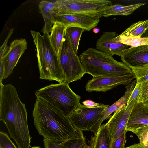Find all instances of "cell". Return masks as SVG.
<instances>
[{
	"label": "cell",
	"instance_id": "cell-8",
	"mask_svg": "<svg viewBox=\"0 0 148 148\" xmlns=\"http://www.w3.org/2000/svg\"><path fill=\"white\" fill-rule=\"evenodd\" d=\"M109 105L90 108L81 104L68 117L74 127L82 131H92L102 117Z\"/></svg>",
	"mask_w": 148,
	"mask_h": 148
},
{
	"label": "cell",
	"instance_id": "cell-28",
	"mask_svg": "<svg viewBox=\"0 0 148 148\" xmlns=\"http://www.w3.org/2000/svg\"><path fill=\"white\" fill-rule=\"evenodd\" d=\"M126 132L121 134L116 140L112 142L111 148H125L126 142Z\"/></svg>",
	"mask_w": 148,
	"mask_h": 148
},
{
	"label": "cell",
	"instance_id": "cell-21",
	"mask_svg": "<svg viewBox=\"0 0 148 148\" xmlns=\"http://www.w3.org/2000/svg\"><path fill=\"white\" fill-rule=\"evenodd\" d=\"M145 3H139L127 6L121 4L111 5L107 6L103 11V16L107 17L114 15H127Z\"/></svg>",
	"mask_w": 148,
	"mask_h": 148
},
{
	"label": "cell",
	"instance_id": "cell-7",
	"mask_svg": "<svg viewBox=\"0 0 148 148\" xmlns=\"http://www.w3.org/2000/svg\"><path fill=\"white\" fill-rule=\"evenodd\" d=\"M54 4L55 12L63 15L103 12L112 2L108 0H58Z\"/></svg>",
	"mask_w": 148,
	"mask_h": 148
},
{
	"label": "cell",
	"instance_id": "cell-35",
	"mask_svg": "<svg viewBox=\"0 0 148 148\" xmlns=\"http://www.w3.org/2000/svg\"><path fill=\"white\" fill-rule=\"evenodd\" d=\"M141 37L148 38V29L143 34Z\"/></svg>",
	"mask_w": 148,
	"mask_h": 148
},
{
	"label": "cell",
	"instance_id": "cell-15",
	"mask_svg": "<svg viewBox=\"0 0 148 148\" xmlns=\"http://www.w3.org/2000/svg\"><path fill=\"white\" fill-rule=\"evenodd\" d=\"M148 125V106L136 100L131 112L126 132L133 133L138 128Z\"/></svg>",
	"mask_w": 148,
	"mask_h": 148
},
{
	"label": "cell",
	"instance_id": "cell-9",
	"mask_svg": "<svg viewBox=\"0 0 148 148\" xmlns=\"http://www.w3.org/2000/svg\"><path fill=\"white\" fill-rule=\"evenodd\" d=\"M27 45V42L24 38L16 39L11 43L3 58L0 60V70H3V79L7 78L13 73Z\"/></svg>",
	"mask_w": 148,
	"mask_h": 148
},
{
	"label": "cell",
	"instance_id": "cell-6",
	"mask_svg": "<svg viewBox=\"0 0 148 148\" xmlns=\"http://www.w3.org/2000/svg\"><path fill=\"white\" fill-rule=\"evenodd\" d=\"M60 63L65 79L64 82L69 84L79 80L86 73L66 33L60 56Z\"/></svg>",
	"mask_w": 148,
	"mask_h": 148
},
{
	"label": "cell",
	"instance_id": "cell-30",
	"mask_svg": "<svg viewBox=\"0 0 148 148\" xmlns=\"http://www.w3.org/2000/svg\"><path fill=\"white\" fill-rule=\"evenodd\" d=\"M14 30V28H12L10 31L7 37L3 43V45L1 47L0 49V60H1L6 52L8 47L7 44L10 37L13 33Z\"/></svg>",
	"mask_w": 148,
	"mask_h": 148
},
{
	"label": "cell",
	"instance_id": "cell-2",
	"mask_svg": "<svg viewBox=\"0 0 148 148\" xmlns=\"http://www.w3.org/2000/svg\"><path fill=\"white\" fill-rule=\"evenodd\" d=\"M32 112L35 127L44 138L64 141L75 134L68 117L42 99L36 98Z\"/></svg>",
	"mask_w": 148,
	"mask_h": 148
},
{
	"label": "cell",
	"instance_id": "cell-22",
	"mask_svg": "<svg viewBox=\"0 0 148 148\" xmlns=\"http://www.w3.org/2000/svg\"><path fill=\"white\" fill-rule=\"evenodd\" d=\"M148 29V19L131 25L121 34L127 36L141 37Z\"/></svg>",
	"mask_w": 148,
	"mask_h": 148
},
{
	"label": "cell",
	"instance_id": "cell-18",
	"mask_svg": "<svg viewBox=\"0 0 148 148\" xmlns=\"http://www.w3.org/2000/svg\"><path fill=\"white\" fill-rule=\"evenodd\" d=\"M66 29L64 24L56 22L53 25L51 34L48 35L50 45L60 62Z\"/></svg>",
	"mask_w": 148,
	"mask_h": 148
},
{
	"label": "cell",
	"instance_id": "cell-27",
	"mask_svg": "<svg viewBox=\"0 0 148 148\" xmlns=\"http://www.w3.org/2000/svg\"><path fill=\"white\" fill-rule=\"evenodd\" d=\"M0 148H17L10 139L7 133L0 132Z\"/></svg>",
	"mask_w": 148,
	"mask_h": 148
},
{
	"label": "cell",
	"instance_id": "cell-4",
	"mask_svg": "<svg viewBox=\"0 0 148 148\" xmlns=\"http://www.w3.org/2000/svg\"><path fill=\"white\" fill-rule=\"evenodd\" d=\"M37 50L40 78L64 82L65 79L60 62L51 46L48 35L30 31Z\"/></svg>",
	"mask_w": 148,
	"mask_h": 148
},
{
	"label": "cell",
	"instance_id": "cell-10",
	"mask_svg": "<svg viewBox=\"0 0 148 148\" xmlns=\"http://www.w3.org/2000/svg\"><path fill=\"white\" fill-rule=\"evenodd\" d=\"M103 12L58 15L55 18V22L63 23L66 28L76 27L90 31L97 25L100 18L103 16Z\"/></svg>",
	"mask_w": 148,
	"mask_h": 148
},
{
	"label": "cell",
	"instance_id": "cell-1",
	"mask_svg": "<svg viewBox=\"0 0 148 148\" xmlns=\"http://www.w3.org/2000/svg\"><path fill=\"white\" fill-rule=\"evenodd\" d=\"M0 120L5 124L10 137L18 148L30 145L31 137L28 129L25 104L19 99L15 87L11 84L0 83Z\"/></svg>",
	"mask_w": 148,
	"mask_h": 148
},
{
	"label": "cell",
	"instance_id": "cell-5",
	"mask_svg": "<svg viewBox=\"0 0 148 148\" xmlns=\"http://www.w3.org/2000/svg\"><path fill=\"white\" fill-rule=\"evenodd\" d=\"M68 84H51L37 90L36 98L44 101L69 117L80 104V96L74 92Z\"/></svg>",
	"mask_w": 148,
	"mask_h": 148
},
{
	"label": "cell",
	"instance_id": "cell-34",
	"mask_svg": "<svg viewBox=\"0 0 148 148\" xmlns=\"http://www.w3.org/2000/svg\"><path fill=\"white\" fill-rule=\"evenodd\" d=\"M145 105L148 106V95L142 98L140 101Z\"/></svg>",
	"mask_w": 148,
	"mask_h": 148
},
{
	"label": "cell",
	"instance_id": "cell-25",
	"mask_svg": "<svg viewBox=\"0 0 148 148\" xmlns=\"http://www.w3.org/2000/svg\"><path fill=\"white\" fill-rule=\"evenodd\" d=\"M134 133L137 136L142 146L148 148V125L137 129Z\"/></svg>",
	"mask_w": 148,
	"mask_h": 148
},
{
	"label": "cell",
	"instance_id": "cell-37",
	"mask_svg": "<svg viewBox=\"0 0 148 148\" xmlns=\"http://www.w3.org/2000/svg\"><path fill=\"white\" fill-rule=\"evenodd\" d=\"M31 148H42L40 147L39 146H34L33 147H32Z\"/></svg>",
	"mask_w": 148,
	"mask_h": 148
},
{
	"label": "cell",
	"instance_id": "cell-3",
	"mask_svg": "<svg viewBox=\"0 0 148 148\" xmlns=\"http://www.w3.org/2000/svg\"><path fill=\"white\" fill-rule=\"evenodd\" d=\"M86 73L93 77L125 76L133 73L132 69L112 56L89 48L79 56Z\"/></svg>",
	"mask_w": 148,
	"mask_h": 148
},
{
	"label": "cell",
	"instance_id": "cell-36",
	"mask_svg": "<svg viewBox=\"0 0 148 148\" xmlns=\"http://www.w3.org/2000/svg\"><path fill=\"white\" fill-rule=\"evenodd\" d=\"M100 29L99 28H94L93 29V32L95 33H98Z\"/></svg>",
	"mask_w": 148,
	"mask_h": 148
},
{
	"label": "cell",
	"instance_id": "cell-12",
	"mask_svg": "<svg viewBox=\"0 0 148 148\" xmlns=\"http://www.w3.org/2000/svg\"><path fill=\"white\" fill-rule=\"evenodd\" d=\"M136 100L133 101L128 105H126L115 112L108 122L106 124L108 129L112 142L126 131L129 118Z\"/></svg>",
	"mask_w": 148,
	"mask_h": 148
},
{
	"label": "cell",
	"instance_id": "cell-33",
	"mask_svg": "<svg viewBox=\"0 0 148 148\" xmlns=\"http://www.w3.org/2000/svg\"><path fill=\"white\" fill-rule=\"evenodd\" d=\"M125 148H144L140 143H136Z\"/></svg>",
	"mask_w": 148,
	"mask_h": 148
},
{
	"label": "cell",
	"instance_id": "cell-23",
	"mask_svg": "<svg viewBox=\"0 0 148 148\" xmlns=\"http://www.w3.org/2000/svg\"><path fill=\"white\" fill-rule=\"evenodd\" d=\"M85 30L82 28L70 26L66 28L65 33L75 53L77 54L81 36Z\"/></svg>",
	"mask_w": 148,
	"mask_h": 148
},
{
	"label": "cell",
	"instance_id": "cell-17",
	"mask_svg": "<svg viewBox=\"0 0 148 148\" xmlns=\"http://www.w3.org/2000/svg\"><path fill=\"white\" fill-rule=\"evenodd\" d=\"M137 82L135 79L127 86L124 95L117 101L112 105L108 106L104 110L103 115L94 128L92 131L95 134L101 125L102 123L113 112H115L125 106L127 105L130 97L135 88Z\"/></svg>",
	"mask_w": 148,
	"mask_h": 148
},
{
	"label": "cell",
	"instance_id": "cell-19",
	"mask_svg": "<svg viewBox=\"0 0 148 148\" xmlns=\"http://www.w3.org/2000/svg\"><path fill=\"white\" fill-rule=\"evenodd\" d=\"M54 2L46 0L40 1L38 7L44 21L42 29L43 34L49 35L53 25L55 22V18L58 14L54 10Z\"/></svg>",
	"mask_w": 148,
	"mask_h": 148
},
{
	"label": "cell",
	"instance_id": "cell-32",
	"mask_svg": "<svg viewBox=\"0 0 148 148\" xmlns=\"http://www.w3.org/2000/svg\"><path fill=\"white\" fill-rule=\"evenodd\" d=\"M82 103L83 105L90 108L97 107L99 105L98 103L95 102L92 100H89L84 101L82 102Z\"/></svg>",
	"mask_w": 148,
	"mask_h": 148
},
{
	"label": "cell",
	"instance_id": "cell-20",
	"mask_svg": "<svg viewBox=\"0 0 148 148\" xmlns=\"http://www.w3.org/2000/svg\"><path fill=\"white\" fill-rule=\"evenodd\" d=\"M112 140L106 124L101 125L86 148H111Z\"/></svg>",
	"mask_w": 148,
	"mask_h": 148
},
{
	"label": "cell",
	"instance_id": "cell-16",
	"mask_svg": "<svg viewBox=\"0 0 148 148\" xmlns=\"http://www.w3.org/2000/svg\"><path fill=\"white\" fill-rule=\"evenodd\" d=\"M75 135L64 141H56L44 138L45 148H85L86 145L83 131L76 129Z\"/></svg>",
	"mask_w": 148,
	"mask_h": 148
},
{
	"label": "cell",
	"instance_id": "cell-11",
	"mask_svg": "<svg viewBox=\"0 0 148 148\" xmlns=\"http://www.w3.org/2000/svg\"><path fill=\"white\" fill-rule=\"evenodd\" d=\"M135 78L133 73L122 76L93 77L88 81L85 88L88 92H105L119 85L128 84Z\"/></svg>",
	"mask_w": 148,
	"mask_h": 148
},
{
	"label": "cell",
	"instance_id": "cell-14",
	"mask_svg": "<svg viewBox=\"0 0 148 148\" xmlns=\"http://www.w3.org/2000/svg\"><path fill=\"white\" fill-rule=\"evenodd\" d=\"M116 36L115 32H105L97 41L95 49L112 56L116 55L121 57L129 46L114 41Z\"/></svg>",
	"mask_w": 148,
	"mask_h": 148
},
{
	"label": "cell",
	"instance_id": "cell-26",
	"mask_svg": "<svg viewBox=\"0 0 148 148\" xmlns=\"http://www.w3.org/2000/svg\"><path fill=\"white\" fill-rule=\"evenodd\" d=\"M137 81L141 83L148 80V66L132 69Z\"/></svg>",
	"mask_w": 148,
	"mask_h": 148
},
{
	"label": "cell",
	"instance_id": "cell-24",
	"mask_svg": "<svg viewBox=\"0 0 148 148\" xmlns=\"http://www.w3.org/2000/svg\"><path fill=\"white\" fill-rule=\"evenodd\" d=\"M113 40L131 47H135L140 45H148V38L127 36L120 34L116 36Z\"/></svg>",
	"mask_w": 148,
	"mask_h": 148
},
{
	"label": "cell",
	"instance_id": "cell-13",
	"mask_svg": "<svg viewBox=\"0 0 148 148\" xmlns=\"http://www.w3.org/2000/svg\"><path fill=\"white\" fill-rule=\"evenodd\" d=\"M122 62L131 69L148 66V45L130 47L121 57Z\"/></svg>",
	"mask_w": 148,
	"mask_h": 148
},
{
	"label": "cell",
	"instance_id": "cell-31",
	"mask_svg": "<svg viewBox=\"0 0 148 148\" xmlns=\"http://www.w3.org/2000/svg\"><path fill=\"white\" fill-rule=\"evenodd\" d=\"M140 93L139 98L137 100L140 101L142 98L148 95V80L141 83Z\"/></svg>",
	"mask_w": 148,
	"mask_h": 148
},
{
	"label": "cell",
	"instance_id": "cell-29",
	"mask_svg": "<svg viewBox=\"0 0 148 148\" xmlns=\"http://www.w3.org/2000/svg\"><path fill=\"white\" fill-rule=\"evenodd\" d=\"M141 84L137 81L136 84L133 90L126 105H128L133 101L138 100L140 96Z\"/></svg>",
	"mask_w": 148,
	"mask_h": 148
}]
</instances>
